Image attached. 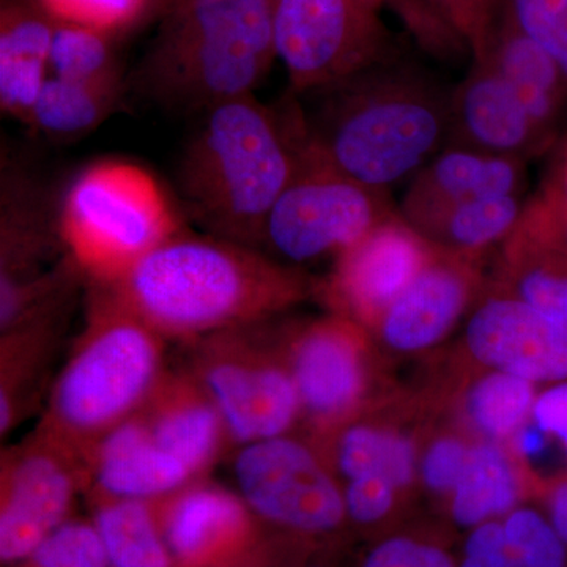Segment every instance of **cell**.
Returning a JSON list of instances; mask_svg holds the SVG:
<instances>
[{
    "label": "cell",
    "instance_id": "obj_1",
    "mask_svg": "<svg viewBox=\"0 0 567 567\" xmlns=\"http://www.w3.org/2000/svg\"><path fill=\"white\" fill-rule=\"evenodd\" d=\"M451 92L404 54L287 102L298 137L352 181L390 193L450 144Z\"/></svg>",
    "mask_w": 567,
    "mask_h": 567
},
{
    "label": "cell",
    "instance_id": "obj_2",
    "mask_svg": "<svg viewBox=\"0 0 567 567\" xmlns=\"http://www.w3.org/2000/svg\"><path fill=\"white\" fill-rule=\"evenodd\" d=\"M102 286L167 341L186 346L267 322L316 293L317 284L259 249L183 229Z\"/></svg>",
    "mask_w": 567,
    "mask_h": 567
},
{
    "label": "cell",
    "instance_id": "obj_3",
    "mask_svg": "<svg viewBox=\"0 0 567 567\" xmlns=\"http://www.w3.org/2000/svg\"><path fill=\"white\" fill-rule=\"evenodd\" d=\"M276 59L274 0H178L126 89L162 110L200 115L252 95Z\"/></svg>",
    "mask_w": 567,
    "mask_h": 567
},
{
    "label": "cell",
    "instance_id": "obj_4",
    "mask_svg": "<svg viewBox=\"0 0 567 567\" xmlns=\"http://www.w3.org/2000/svg\"><path fill=\"white\" fill-rule=\"evenodd\" d=\"M297 166L282 111L246 95L210 107L183 153L178 186L205 234L260 251L268 213Z\"/></svg>",
    "mask_w": 567,
    "mask_h": 567
},
{
    "label": "cell",
    "instance_id": "obj_5",
    "mask_svg": "<svg viewBox=\"0 0 567 567\" xmlns=\"http://www.w3.org/2000/svg\"><path fill=\"white\" fill-rule=\"evenodd\" d=\"M167 339L102 284H91L84 328L52 380L37 427L87 457L142 409L166 374Z\"/></svg>",
    "mask_w": 567,
    "mask_h": 567
},
{
    "label": "cell",
    "instance_id": "obj_6",
    "mask_svg": "<svg viewBox=\"0 0 567 567\" xmlns=\"http://www.w3.org/2000/svg\"><path fill=\"white\" fill-rule=\"evenodd\" d=\"M59 230L85 281L111 284L183 227L174 204L147 169L106 159L85 167L71 182L59 204Z\"/></svg>",
    "mask_w": 567,
    "mask_h": 567
},
{
    "label": "cell",
    "instance_id": "obj_7",
    "mask_svg": "<svg viewBox=\"0 0 567 567\" xmlns=\"http://www.w3.org/2000/svg\"><path fill=\"white\" fill-rule=\"evenodd\" d=\"M267 322L186 344L185 365L218 409L230 454L237 447L289 435L301 420L297 386L278 336Z\"/></svg>",
    "mask_w": 567,
    "mask_h": 567
},
{
    "label": "cell",
    "instance_id": "obj_8",
    "mask_svg": "<svg viewBox=\"0 0 567 567\" xmlns=\"http://www.w3.org/2000/svg\"><path fill=\"white\" fill-rule=\"evenodd\" d=\"M290 133L297 151L292 178L265 221L260 251L289 267L338 259L395 212L390 193L339 173Z\"/></svg>",
    "mask_w": 567,
    "mask_h": 567
},
{
    "label": "cell",
    "instance_id": "obj_9",
    "mask_svg": "<svg viewBox=\"0 0 567 567\" xmlns=\"http://www.w3.org/2000/svg\"><path fill=\"white\" fill-rule=\"evenodd\" d=\"M379 0H274L276 55L290 93L309 95L404 54Z\"/></svg>",
    "mask_w": 567,
    "mask_h": 567
},
{
    "label": "cell",
    "instance_id": "obj_10",
    "mask_svg": "<svg viewBox=\"0 0 567 567\" xmlns=\"http://www.w3.org/2000/svg\"><path fill=\"white\" fill-rule=\"evenodd\" d=\"M235 491L260 524L303 537L347 524L342 484L315 442L281 435L230 454Z\"/></svg>",
    "mask_w": 567,
    "mask_h": 567
},
{
    "label": "cell",
    "instance_id": "obj_11",
    "mask_svg": "<svg viewBox=\"0 0 567 567\" xmlns=\"http://www.w3.org/2000/svg\"><path fill=\"white\" fill-rule=\"evenodd\" d=\"M87 491L80 454L33 429L0 456V561L11 567L31 557L70 520L78 495Z\"/></svg>",
    "mask_w": 567,
    "mask_h": 567
},
{
    "label": "cell",
    "instance_id": "obj_12",
    "mask_svg": "<svg viewBox=\"0 0 567 567\" xmlns=\"http://www.w3.org/2000/svg\"><path fill=\"white\" fill-rule=\"evenodd\" d=\"M276 336L315 436L350 420L368 391L363 324L330 311Z\"/></svg>",
    "mask_w": 567,
    "mask_h": 567
},
{
    "label": "cell",
    "instance_id": "obj_13",
    "mask_svg": "<svg viewBox=\"0 0 567 567\" xmlns=\"http://www.w3.org/2000/svg\"><path fill=\"white\" fill-rule=\"evenodd\" d=\"M69 256L59 230V205L44 183L3 162L0 182V328L54 281Z\"/></svg>",
    "mask_w": 567,
    "mask_h": 567
},
{
    "label": "cell",
    "instance_id": "obj_14",
    "mask_svg": "<svg viewBox=\"0 0 567 567\" xmlns=\"http://www.w3.org/2000/svg\"><path fill=\"white\" fill-rule=\"evenodd\" d=\"M434 251L435 246L395 210L334 260L316 293L331 312L365 330L375 328Z\"/></svg>",
    "mask_w": 567,
    "mask_h": 567
},
{
    "label": "cell",
    "instance_id": "obj_15",
    "mask_svg": "<svg viewBox=\"0 0 567 567\" xmlns=\"http://www.w3.org/2000/svg\"><path fill=\"white\" fill-rule=\"evenodd\" d=\"M175 567H238L251 561L260 524L235 488L210 477L156 499Z\"/></svg>",
    "mask_w": 567,
    "mask_h": 567
},
{
    "label": "cell",
    "instance_id": "obj_16",
    "mask_svg": "<svg viewBox=\"0 0 567 567\" xmlns=\"http://www.w3.org/2000/svg\"><path fill=\"white\" fill-rule=\"evenodd\" d=\"M465 344L492 371L533 383L567 382V330L532 306L496 289L475 306Z\"/></svg>",
    "mask_w": 567,
    "mask_h": 567
},
{
    "label": "cell",
    "instance_id": "obj_17",
    "mask_svg": "<svg viewBox=\"0 0 567 567\" xmlns=\"http://www.w3.org/2000/svg\"><path fill=\"white\" fill-rule=\"evenodd\" d=\"M480 262L435 248L374 328L383 344L401 353L423 352L439 344L475 301L481 289Z\"/></svg>",
    "mask_w": 567,
    "mask_h": 567
},
{
    "label": "cell",
    "instance_id": "obj_18",
    "mask_svg": "<svg viewBox=\"0 0 567 567\" xmlns=\"http://www.w3.org/2000/svg\"><path fill=\"white\" fill-rule=\"evenodd\" d=\"M509 84L487 62L473 61L451 92L450 144L527 163L550 147Z\"/></svg>",
    "mask_w": 567,
    "mask_h": 567
},
{
    "label": "cell",
    "instance_id": "obj_19",
    "mask_svg": "<svg viewBox=\"0 0 567 567\" xmlns=\"http://www.w3.org/2000/svg\"><path fill=\"white\" fill-rule=\"evenodd\" d=\"M80 289L33 309L0 333V435L9 436L50 393L52 365Z\"/></svg>",
    "mask_w": 567,
    "mask_h": 567
},
{
    "label": "cell",
    "instance_id": "obj_20",
    "mask_svg": "<svg viewBox=\"0 0 567 567\" xmlns=\"http://www.w3.org/2000/svg\"><path fill=\"white\" fill-rule=\"evenodd\" d=\"M137 415L155 442L199 480L230 456L229 435L210 395L185 364L169 368Z\"/></svg>",
    "mask_w": 567,
    "mask_h": 567
},
{
    "label": "cell",
    "instance_id": "obj_21",
    "mask_svg": "<svg viewBox=\"0 0 567 567\" xmlns=\"http://www.w3.org/2000/svg\"><path fill=\"white\" fill-rule=\"evenodd\" d=\"M89 498L156 502L199 481L155 442L140 415L112 429L85 457Z\"/></svg>",
    "mask_w": 567,
    "mask_h": 567
},
{
    "label": "cell",
    "instance_id": "obj_22",
    "mask_svg": "<svg viewBox=\"0 0 567 567\" xmlns=\"http://www.w3.org/2000/svg\"><path fill=\"white\" fill-rule=\"evenodd\" d=\"M525 181L527 167L522 159L446 145L409 182L399 213L413 226L465 200L522 196Z\"/></svg>",
    "mask_w": 567,
    "mask_h": 567
},
{
    "label": "cell",
    "instance_id": "obj_23",
    "mask_svg": "<svg viewBox=\"0 0 567 567\" xmlns=\"http://www.w3.org/2000/svg\"><path fill=\"white\" fill-rule=\"evenodd\" d=\"M55 21L39 0H2L0 6V107L25 123L50 76Z\"/></svg>",
    "mask_w": 567,
    "mask_h": 567
},
{
    "label": "cell",
    "instance_id": "obj_24",
    "mask_svg": "<svg viewBox=\"0 0 567 567\" xmlns=\"http://www.w3.org/2000/svg\"><path fill=\"white\" fill-rule=\"evenodd\" d=\"M473 61L487 62L516 92L548 140L557 136L567 107V82L554 61L517 28L505 9Z\"/></svg>",
    "mask_w": 567,
    "mask_h": 567
},
{
    "label": "cell",
    "instance_id": "obj_25",
    "mask_svg": "<svg viewBox=\"0 0 567 567\" xmlns=\"http://www.w3.org/2000/svg\"><path fill=\"white\" fill-rule=\"evenodd\" d=\"M312 442L327 458L336 477H341L344 483L357 477L379 476L399 491H405L415 481V443L391 429L350 417L317 435Z\"/></svg>",
    "mask_w": 567,
    "mask_h": 567
},
{
    "label": "cell",
    "instance_id": "obj_26",
    "mask_svg": "<svg viewBox=\"0 0 567 567\" xmlns=\"http://www.w3.org/2000/svg\"><path fill=\"white\" fill-rule=\"evenodd\" d=\"M522 196L465 200L425 216L413 227L435 248L481 259L494 246H503L524 215Z\"/></svg>",
    "mask_w": 567,
    "mask_h": 567
},
{
    "label": "cell",
    "instance_id": "obj_27",
    "mask_svg": "<svg viewBox=\"0 0 567 567\" xmlns=\"http://www.w3.org/2000/svg\"><path fill=\"white\" fill-rule=\"evenodd\" d=\"M496 289L567 330V256L517 226L502 246Z\"/></svg>",
    "mask_w": 567,
    "mask_h": 567
},
{
    "label": "cell",
    "instance_id": "obj_28",
    "mask_svg": "<svg viewBox=\"0 0 567 567\" xmlns=\"http://www.w3.org/2000/svg\"><path fill=\"white\" fill-rule=\"evenodd\" d=\"M92 524L111 567H175L155 502L91 498Z\"/></svg>",
    "mask_w": 567,
    "mask_h": 567
},
{
    "label": "cell",
    "instance_id": "obj_29",
    "mask_svg": "<svg viewBox=\"0 0 567 567\" xmlns=\"http://www.w3.org/2000/svg\"><path fill=\"white\" fill-rule=\"evenodd\" d=\"M518 498L520 486L505 451L496 442L476 443L470 447L464 475L450 496L451 520L464 529L499 520L516 509Z\"/></svg>",
    "mask_w": 567,
    "mask_h": 567
},
{
    "label": "cell",
    "instance_id": "obj_30",
    "mask_svg": "<svg viewBox=\"0 0 567 567\" xmlns=\"http://www.w3.org/2000/svg\"><path fill=\"white\" fill-rule=\"evenodd\" d=\"M125 91L48 76L24 125L50 141L81 140L110 117Z\"/></svg>",
    "mask_w": 567,
    "mask_h": 567
},
{
    "label": "cell",
    "instance_id": "obj_31",
    "mask_svg": "<svg viewBox=\"0 0 567 567\" xmlns=\"http://www.w3.org/2000/svg\"><path fill=\"white\" fill-rule=\"evenodd\" d=\"M110 33L82 25L55 22L50 52V76L126 89L121 61Z\"/></svg>",
    "mask_w": 567,
    "mask_h": 567
},
{
    "label": "cell",
    "instance_id": "obj_32",
    "mask_svg": "<svg viewBox=\"0 0 567 567\" xmlns=\"http://www.w3.org/2000/svg\"><path fill=\"white\" fill-rule=\"evenodd\" d=\"M535 383L522 377L492 371L481 377L466 394L465 410L472 424L491 442L509 439L532 416Z\"/></svg>",
    "mask_w": 567,
    "mask_h": 567
},
{
    "label": "cell",
    "instance_id": "obj_33",
    "mask_svg": "<svg viewBox=\"0 0 567 567\" xmlns=\"http://www.w3.org/2000/svg\"><path fill=\"white\" fill-rule=\"evenodd\" d=\"M55 22L122 35L152 18L153 0H39Z\"/></svg>",
    "mask_w": 567,
    "mask_h": 567
},
{
    "label": "cell",
    "instance_id": "obj_34",
    "mask_svg": "<svg viewBox=\"0 0 567 567\" xmlns=\"http://www.w3.org/2000/svg\"><path fill=\"white\" fill-rule=\"evenodd\" d=\"M502 522L522 567H567V546L546 514L517 506Z\"/></svg>",
    "mask_w": 567,
    "mask_h": 567
},
{
    "label": "cell",
    "instance_id": "obj_35",
    "mask_svg": "<svg viewBox=\"0 0 567 567\" xmlns=\"http://www.w3.org/2000/svg\"><path fill=\"white\" fill-rule=\"evenodd\" d=\"M404 25L420 50L440 62H457L470 52L464 40L429 0H379Z\"/></svg>",
    "mask_w": 567,
    "mask_h": 567
},
{
    "label": "cell",
    "instance_id": "obj_36",
    "mask_svg": "<svg viewBox=\"0 0 567 567\" xmlns=\"http://www.w3.org/2000/svg\"><path fill=\"white\" fill-rule=\"evenodd\" d=\"M11 567H111L92 522L70 518L33 550L31 557Z\"/></svg>",
    "mask_w": 567,
    "mask_h": 567
},
{
    "label": "cell",
    "instance_id": "obj_37",
    "mask_svg": "<svg viewBox=\"0 0 567 567\" xmlns=\"http://www.w3.org/2000/svg\"><path fill=\"white\" fill-rule=\"evenodd\" d=\"M503 9L546 52L567 82V0H505Z\"/></svg>",
    "mask_w": 567,
    "mask_h": 567
},
{
    "label": "cell",
    "instance_id": "obj_38",
    "mask_svg": "<svg viewBox=\"0 0 567 567\" xmlns=\"http://www.w3.org/2000/svg\"><path fill=\"white\" fill-rule=\"evenodd\" d=\"M360 567H457V559L434 540L393 535L374 544Z\"/></svg>",
    "mask_w": 567,
    "mask_h": 567
},
{
    "label": "cell",
    "instance_id": "obj_39",
    "mask_svg": "<svg viewBox=\"0 0 567 567\" xmlns=\"http://www.w3.org/2000/svg\"><path fill=\"white\" fill-rule=\"evenodd\" d=\"M476 58L486 47L505 0H429Z\"/></svg>",
    "mask_w": 567,
    "mask_h": 567
},
{
    "label": "cell",
    "instance_id": "obj_40",
    "mask_svg": "<svg viewBox=\"0 0 567 567\" xmlns=\"http://www.w3.org/2000/svg\"><path fill=\"white\" fill-rule=\"evenodd\" d=\"M399 488L379 476H363L342 484L347 522L371 528L385 522L398 503Z\"/></svg>",
    "mask_w": 567,
    "mask_h": 567
},
{
    "label": "cell",
    "instance_id": "obj_41",
    "mask_svg": "<svg viewBox=\"0 0 567 567\" xmlns=\"http://www.w3.org/2000/svg\"><path fill=\"white\" fill-rule=\"evenodd\" d=\"M470 447L464 440L443 435L434 440L421 458L420 475L429 492L439 496H451L464 475Z\"/></svg>",
    "mask_w": 567,
    "mask_h": 567
},
{
    "label": "cell",
    "instance_id": "obj_42",
    "mask_svg": "<svg viewBox=\"0 0 567 567\" xmlns=\"http://www.w3.org/2000/svg\"><path fill=\"white\" fill-rule=\"evenodd\" d=\"M518 227L567 256V200L557 194L540 189L528 199Z\"/></svg>",
    "mask_w": 567,
    "mask_h": 567
},
{
    "label": "cell",
    "instance_id": "obj_43",
    "mask_svg": "<svg viewBox=\"0 0 567 567\" xmlns=\"http://www.w3.org/2000/svg\"><path fill=\"white\" fill-rule=\"evenodd\" d=\"M457 567H522L502 518L468 529Z\"/></svg>",
    "mask_w": 567,
    "mask_h": 567
},
{
    "label": "cell",
    "instance_id": "obj_44",
    "mask_svg": "<svg viewBox=\"0 0 567 567\" xmlns=\"http://www.w3.org/2000/svg\"><path fill=\"white\" fill-rule=\"evenodd\" d=\"M532 417L543 434L557 436L567 453V382L555 383L537 395Z\"/></svg>",
    "mask_w": 567,
    "mask_h": 567
},
{
    "label": "cell",
    "instance_id": "obj_45",
    "mask_svg": "<svg viewBox=\"0 0 567 567\" xmlns=\"http://www.w3.org/2000/svg\"><path fill=\"white\" fill-rule=\"evenodd\" d=\"M546 502V516L567 546V477L548 487Z\"/></svg>",
    "mask_w": 567,
    "mask_h": 567
},
{
    "label": "cell",
    "instance_id": "obj_46",
    "mask_svg": "<svg viewBox=\"0 0 567 567\" xmlns=\"http://www.w3.org/2000/svg\"><path fill=\"white\" fill-rule=\"evenodd\" d=\"M543 189L557 194V196L567 200V145L559 155L557 163H555L554 169L548 175L547 185Z\"/></svg>",
    "mask_w": 567,
    "mask_h": 567
},
{
    "label": "cell",
    "instance_id": "obj_47",
    "mask_svg": "<svg viewBox=\"0 0 567 567\" xmlns=\"http://www.w3.org/2000/svg\"><path fill=\"white\" fill-rule=\"evenodd\" d=\"M539 429H520L517 435V447L524 456H536L543 451L544 439Z\"/></svg>",
    "mask_w": 567,
    "mask_h": 567
},
{
    "label": "cell",
    "instance_id": "obj_48",
    "mask_svg": "<svg viewBox=\"0 0 567 567\" xmlns=\"http://www.w3.org/2000/svg\"><path fill=\"white\" fill-rule=\"evenodd\" d=\"M178 0H153L152 18H162L167 10L173 9Z\"/></svg>",
    "mask_w": 567,
    "mask_h": 567
},
{
    "label": "cell",
    "instance_id": "obj_49",
    "mask_svg": "<svg viewBox=\"0 0 567 567\" xmlns=\"http://www.w3.org/2000/svg\"><path fill=\"white\" fill-rule=\"evenodd\" d=\"M308 567H323V566H308Z\"/></svg>",
    "mask_w": 567,
    "mask_h": 567
}]
</instances>
